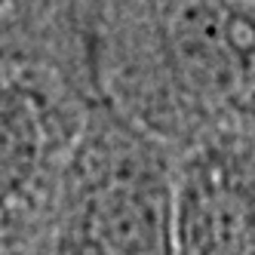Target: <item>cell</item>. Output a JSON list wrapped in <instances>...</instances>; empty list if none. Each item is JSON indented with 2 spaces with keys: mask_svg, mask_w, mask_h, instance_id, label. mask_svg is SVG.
Returning <instances> with one entry per match:
<instances>
[{
  "mask_svg": "<svg viewBox=\"0 0 255 255\" xmlns=\"http://www.w3.org/2000/svg\"><path fill=\"white\" fill-rule=\"evenodd\" d=\"M99 86L172 154L255 151V0H105Z\"/></svg>",
  "mask_w": 255,
  "mask_h": 255,
  "instance_id": "cell-1",
  "label": "cell"
},
{
  "mask_svg": "<svg viewBox=\"0 0 255 255\" xmlns=\"http://www.w3.org/2000/svg\"><path fill=\"white\" fill-rule=\"evenodd\" d=\"M175 154L102 99L62 181L52 255H172Z\"/></svg>",
  "mask_w": 255,
  "mask_h": 255,
  "instance_id": "cell-3",
  "label": "cell"
},
{
  "mask_svg": "<svg viewBox=\"0 0 255 255\" xmlns=\"http://www.w3.org/2000/svg\"><path fill=\"white\" fill-rule=\"evenodd\" d=\"M172 255H255V151L203 144L175 154Z\"/></svg>",
  "mask_w": 255,
  "mask_h": 255,
  "instance_id": "cell-4",
  "label": "cell"
},
{
  "mask_svg": "<svg viewBox=\"0 0 255 255\" xmlns=\"http://www.w3.org/2000/svg\"><path fill=\"white\" fill-rule=\"evenodd\" d=\"M99 0L0 3V255H52L68 160L99 86Z\"/></svg>",
  "mask_w": 255,
  "mask_h": 255,
  "instance_id": "cell-2",
  "label": "cell"
}]
</instances>
